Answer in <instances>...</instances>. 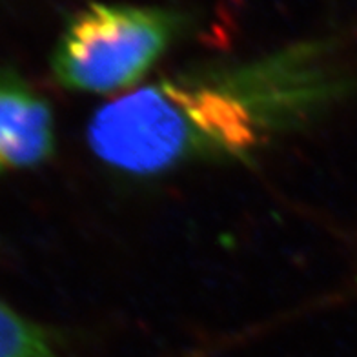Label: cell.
Segmentation results:
<instances>
[{"label":"cell","mask_w":357,"mask_h":357,"mask_svg":"<svg viewBox=\"0 0 357 357\" xmlns=\"http://www.w3.org/2000/svg\"><path fill=\"white\" fill-rule=\"evenodd\" d=\"M183 15L157 6L91 2L62 29L52 73L62 88L106 95L133 88L166 55Z\"/></svg>","instance_id":"7a4b0ae2"},{"label":"cell","mask_w":357,"mask_h":357,"mask_svg":"<svg viewBox=\"0 0 357 357\" xmlns=\"http://www.w3.org/2000/svg\"><path fill=\"white\" fill-rule=\"evenodd\" d=\"M55 151V121L47 100L28 80L0 68V175L31 169Z\"/></svg>","instance_id":"3957f363"},{"label":"cell","mask_w":357,"mask_h":357,"mask_svg":"<svg viewBox=\"0 0 357 357\" xmlns=\"http://www.w3.org/2000/svg\"><path fill=\"white\" fill-rule=\"evenodd\" d=\"M0 357H64L46 330L0 303Z\"/></svg>","instance_id":"277c9868"},{"label":"cell","mask_w":357,"mask_h":357,"mask_svg":"<svg viewBox=\"0 0 357 357\" xmlns=\"http://www.w3.org/2000/svg\"><path fill=\"white\" fill-rule=\"evenodd\" d=\"M354 80L330 40L160 77L100 106L86 141L108 168L160 175L245 162L343 102Z\"/></svg>","instance_id":"6da1fadb"}]
</instances>
